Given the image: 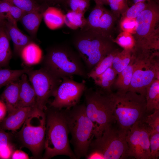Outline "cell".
<instances>
[{
	"instance_id": "obj_1",
	"label": "cell",
	"mask_w": 159,
	"mask_h": 159,
	"mask_svg": "<svg viewBox=\"0 0 159 159\" xmlns=\"http://www.w3.org/2000/svg\"><path fill=\"white\" fill-rule=\"evenodd\" d=\"M44 111L46 131L43 158L63 155L76 159L70 145L69 131L62 109L50 106Z\"/></svg>"
},
{
	"instance_id": "obj_2",
	"label": "cell",
	"mask_w": 159,
	"mask_h": 159,
	"mask_svg": "<svg viewBox=\"0 0 159 159\" xmlns=\"http://www.w3.org/2000/svg\"><path fill=\"white\" fill-rule=\"evenodd\" d=\"M42 61V67L59 78L74 75L88 78L87 72L78 53L67 45L49 48Z\"/></svg>"
},
{
	"instance_id": "obj_3",
	"label": "cell",
	"mask_w": 159,
	"mask_h": 159,
	"mask_svg": "<svg viewBox=\"0 0 159 159\" xmlns=\"http://www.w3.org/2000/svg\"><path fill=\"white\" fill-rule=\"evenodd\" d=\"M113 39L85 29H81L76 34L73 45L88 73L104 57L116 49Z\"/></svg>"
},
{
	"instance_id": "obj_4",
	"label": "cell",
	"mask_w": 159,
	"mask_h": 159,
	"mask_svg": "<svg viewBox=\"0 0 159 159\" xmlns=\"http://www.w3.org/2000/svg\"><path fill=\"white\" fill-rule=\"evenodd\" d=\"M62 110L71 136L69 142L73 146L76 159L85 157L95 137V130L92 122L86 114L85 103Z\"/></svg>"
},
{
	"instance_id": "obj_5",
	"label": "cell",
	"mask_w": 159,
	"mask_h": 159,
	"mask_svg": "<svg viewBox=\"0 0 159 159\" xmlns=\"http://www.w3.org/2000/svg\"><path fill=\"white\" fill-rule=\"evenodd\" d=\"M112 92L87 87L84 92L86 112L93 125L95 138L100 137L105 128L116 121Z\"/></svg>"
},
{
	"instance_id": "obj_6",
	"label": "cell",
	"mask_w": 159,
	"mask_h": 159,
	"mask_svg": "<svg viewBox=\"0 0 159 159\" xmlns=\"http://www.w3.org/2000/svg\"><path fill=\"white\" fill-rule=\"evenodd\" d=\"M114 115L119 127L127 131L135 123L143 120L146 113L145 96L130 91L112 93Z\"/></svg>"
},
{
	"instance_id": "obj_7",
	"label": "cell",
	"mask_w": 159,
	"mask_h": 159,
	"mask_svg": "<svg viewBox=\"0 0 159 159\" xmlns=\"http://www.w3.org/2000/svg\"><path fill=\"white\" fill-rule=\"evenodd\" d=\"M137 60L128 91L145 96L148 87L159 78V51L135 50L133 52Z\"/></svg>"
},
{
	"instance_id": "obj_8",
	"label": "cell",
	"mask_w": 159,
	"mask_h": 159,
	"mask_svg": "<svg viewBox=\"0 0 159 159\" xmlns=\"http://www.w3.org/2000/svg\"><path fill=\"white\" fill-rule=\"evenodd\" d=\"M136 32L133 35L135 47L142 49L159 50V6L149 0L145 9L136 19Z\"/></svg>"
},
{
	"instance_id": "obj_9",
	"label": "cell",
	"mask_w": 159,
	"mask_h": 159,
	"mask_svg": "<svg viewBox=\"0 0 159 159\" xmlns=\"http://www.w3.org/2000/svg\"><path fill=\"white\" fill-rule=\"evenodd\" d=\"M45 131V112L35 106L15 136L22 147L28 149L34 157L39 158L44 149Z\"/></svg>"
},
{
	"instance_id": "obj_10",
	"label": "cell",
	"mask_w": 159,
	"mask_h": 159,
	"mask_svg": "<svg viewBox=\"0 0 159 159\" xmlns=\"http://www.w3.org/2000/svg\"><path fill=\"white\" fill-rule=\"evenodd\" d=\"M127 132L119 127L113 128L111 125L105 129L100 137L92 140L88 151H96L104 159L125 158L128 148Z\"/></svg>"
},
{
	"instance_id": "obj_11",
	"label": "cell",
	"mask_w": 159,
	"mask_h": 159,
	"mask_svg": "<svg viewBox=\"0 0 159 159\" xmlns=\"http://www.w3.org/2000/svg\"><path fill=\"white\" fill-rule=\"evenodd\" d=\"M36 96V107L44 111L49 98L52 96L62 81L44 68L38 70L31 68L26 73Z\"/></svg>"
},
{
	"instance_id": "obj_12",
	"label": "cell",
	"mask_w": 159,
	"mask_h": 159,
	"mask_svg": "<svg viewBox=\"0 0 159 159\" xmlns=\"http://www.w3.org/2000/svg\"><path fill=\"white\" fill-rule=\"evenodd\" d=\"M151 130L143 119L134 124L127 131L126 140L128 148L126 157L150 159L149 138Z\"/></svg>"
},
{
	"instance_id": "obj_13",
	"label": "cell",
	"mask_w": 159,
	"mask_h": 159,
	"mask_svg": "<svg viewBox=\"0 0 159 159\" xmlns=\"http://www.w3.org/2000/svg\"><path fill=\"white\" fill-rule=\"evenodd\" d=\"M86 81L78 82L72 77H65L62 81L52 96L50 106L59 110L69 108L78 104L86 87Z\"/></svg>"
},
{
	"instance_id": "obj_14",
	"label": "cell",
	"mask_w": 159,
	"mask_h": 159,
	"mask_svg": "<svg viewBox=\"0 0 159 159\" xmlns=\"http://www.w3.org/2000/svg\"><path fill=\"white\" fill-rule=\"evenodd\" d=\"M5 15L6 21L4 26L10 40L12 42L14 53L16 56H19L22 49L29 44L34 42V39L20 31L17 26V22L10 14Z\"/></svg>"
},
{
	"instance_id": "obj_15",
	"label": "cell",
	"mask_w": 159,
	"mask_h": 159,
	"mask_svg": "<svg viewBox=\"0 0 159 159\" xmlns=\"http://www.w3.org/2000/svg\"><path fill=\"white\" fill-rule=\"evenodd\" d=\"M35 107H19L8 113L0 121V129L16 131L22 125Z\"/></svg>"
},
{
	"instance_id": "obj_16",
	"label": "cell",
	"mask_w": 159,
	"mask_h": 159,
	"mask_svg": "<svg viewBox=\"0 0 159 159\" xmlns=\"http://www.w3.org/2000/svg\"><path fill=\"white\" fill-rule=\"evenodd\" d=\"M28 80L27 75L26 73L23 74L20 77L18 107H34L36 106V93Z\"/></svg>"
},
{
	"instance_id": "obj_17",
	"label": "cell",
	"mask_w": 159,
	"mask_h": 159,
	"mask_svg": "<svg viewBox=\"0 0 159 159\" xmlns=\"http://www.w3.org/2000/svg\"><path fill=\"white\" fill-rule=\"evenodd\" d=\"M19 78L6 86L0 95V100L5 104L9 113L18 108L19 92Z\"/></svg>"
},
{
	"instance_id": "obj_18",
	"label": "cell",
	"mask_w": 159,
	"mask_h": 159,
	"mask_svg": "<svg viewBox=\"0 0 159 159\" xmlns=\"http://www.w3.org/2000/svg\"><path fill=\"white\" fill-rule=\"evenodd\" d=\"M45 10L26 13L19 20L30 37L34 40L36 39L37 33L43 18V13Z\"/></svg>"
},
{
	"instance_id": "obj_19",
	"label": "cell",
	"mask_w": 159,
	"mask_h": 159,
	"mask_svg": "<svg viewBox=\"0 0 159 159\" xmlns=\"http://www.w3.org/2000/svg\"><path fill=\"white\" fill-rule=\"evenodd\" d=\"M137 63L136 59L132 53L130 63L118 74V76L114 83L117 91L125 92L128 91Z\"/></svg>"
},
{
	"instance_id": "obj_20",
	"label": "cell",
	"mask_w": 159,
	"mask_h": 159,
	"mask_svg": "<svg viewBox=\"0 0 159 159\" xmlns=\"http://www.w3.org/2000/svg\"><path fill=\"white\" fill-rule=\"evenodd\" d=\"M42 51L34 42L25 46L21 50L19 56L27 66H30L39 63L42 60Z\"/></svg>"
},
{
	"instance_id": "obj_21",
	"label": "cell",
	"mask_w": 159,
	"mask_h": 159,
	"mask_svg": "<svg viewBox=\"0 0 159 159\" xmlns=\"http://www.w3.org/2000/svg\"><path fill=\"white\" fill-rule=\"evenodd\" d=\"M47 26L52 30L62 27L64 23V15L58 8L53 6H48L45 10L43 15Z\"/></svg>"
},
{
	"instance_id": "obj_22",
	"label": "cell",
	"mask_w": 159,
	"mask_h": 159,
	"mask_svg": "<svg viewBox=\"0 0 159 159\" xmlns=\"http://www.w3.org/2000/svg\"><path fill=\"white\" fill-rule=\"evenodd\" d=\"M4 25L0 27V68L7 67L12 56L10 40Z\"/></svg>"
},
{
	"instance_id": "obj_23",
	"label": "cell",
	"mask_w": 159,
	"mask_h": 159,
	"mask_svg": "<svg viewBox=\"0 0 159 159\" xmlns=\"http://www.w3.org/2000/svg\"><path fill=\"white\" fill-rule=\"evenodd\" d=\"M145 97L146 113L159 109V78L155 79L147 88Z\"/></svg>"
},
{
	"instance_id": "obj_24",
	"label": "cell",
	"mask_w": 159,
	"mask_h": 159,
	"mask_svg": "<svg viewBox=\"0 0 159 159\" xmlns=\"http://www.w3.org/2000/svg\"><path fill=\"white\" fill-rule=\"evenodd\" d=\"M117 75L112 66L93 80L95 84L100 89L106 92L111 93V87Z\"/></svg>"
},
{
	"instance_id": "obj_25",
	"label": "cell",
	"mask_w": 159,
	"mask_h": 159,
	"mask_svg": "<svg viewBox=\"0 0 159 159\" xmlns=\"http://www.w3.org/2000/svg\"><path fill=\"white\" fill-rule=\"evenodd\" d=\"M117 17L112 13L105 9L99 21L97 32L103 35L112 37V33Z\"/></svg>"
},
{
	"instance_id": "obj_26",
	"label": "cell",
	"mask_w": 159,
	"mask_h": 159,
	"mask_svg": "<svg viewBox=\"0 0 159 159\" xmlns=\"http://www.w3.org/2000/svg\"><path fill=\"white\" fill-rule=\"evenodd\" d=\"M119 51L118 49H116L104 57L88 73V78L94 80L111 67L114 57Z\"/></svg>"
},
{
	"instance_id": "obj_27",
	"label": "cell",
	"mask_w": 159,
	"mask_h": 159,
	"mask_svg": "<svg viewBox=\"0 0 159 159\" xmlns=\"http://www.w3.org/2000/svg\"><path fill=\"white\" fill-rule=\"evenodd\" d=\"M29 68L13 70L0 68V90L11 82L19 79L24 74H26L31 69Z\"/></svg>"
},
{
	"instance_id": "obj_28",
	"label": "cell",
	"mask_w": 159,
	"mask_h": 159,
	"mask_svg": "<svg viewBox=\"0 0 159 159\" xmlns=\"http://www.w3.org/2000/svg\"><path fill=\"white\" fill-rule=\"evenodd\" d=\"M133 50L123 49L119 51L114 57L112 67L117 75L130 63L132 56Z\"/></svg>"
},
{
	"instance_id": "obj_29",
	"label": "cell",
	"mask_w": 159,
	"mask_h": 159,
	"mask_svg": "<svg viewBox=\"0 0 159 159\" xmlns=\"http://www.w3.org/2000/svg\"><path fill=\"white\" fill-rule=\"evenodd\" d=\"M84 14L82 13L69 10L64 15V23L73 30L83 29L87 24V19Z\"/></svg>"
},
{
	"instance_id": "obj_30",
	"label": "cell",
	"mask_w": 159,
	"mask_h": 159,
	"mask_svg": "<svg viewBox=\"0 0 159 159\" xmlns=\"http://www.w3.org/2000/svg\"><path fill=\"white\" fill-rule=\"evenodd\" d=\"M105 9L103 5L96 4L86 19V26L83 29L97 31L100 19Z\"/></svg>"
},
{
	"instance_id": "obj_31",
	"label": "cell",
	"mask_w": 159,
	"mask_h": 159,
	"mask_svg": "<svg viewBox=\"0 0 159 159\" xmlns=\"http://www.w3.org/2000/svg\"><path fill=\"white\" fill-rule=\"evenodd\" d=\"M19 8L26 13L42 9L45 7L34 0H4Z\"/></svg>"
},
{
	"instance_id": "obj_32",
	"label": "cell",
	"mask_w": 159,
	"mask_h": 159,
	"mask_svg": "<svg viewBox=\"0 0 159 159\" xmlns=\"http://www.w3.org/2000/svg\"><path fill=\"white\" fill-rule=\"evenodd\" d=\"M26 13L19 8L4 0H0V14H10L17 22Z\"/></svg>"
},
{
	"instance_id": "obj_33",
	"label": "cell",
	"mask_w": 159,
	"mask_h": 159,
	"mask_svg": "<svg viewBox=\"0 0 159 159\" xmlns=\"http://www.w3.org/2000/svg\"><path fill=\"white\" fill-rule=\"evenodd\" d=\"M112 41L122 47L123 49L132 50L135 45V40L133 35L122 32H120Z\"/></svg>"
},
{
	"instance_id": "obj_34",
	"label": "cell",
	"mask_w": 159,
	"mask_h": 159,
	"mask_svg": "<svg viewBox=\"0 0 159 159\" xmlns=\"http://www.w3.org/2000/svg\"><path fill=\"white\" fill-rule=\"evenodd\" d=\"M112 13L118 18L129 8L128 0H108Z\"/></svg>"
},
{
	"instance_id": "obj_35",
	"label": "cell",
	"mask_w": 159,
	"mask_h": 159,
	"mask_svg": "<svg viewBox=\"0 0 159 159\" xmlns=\"http://www.w3.org/2000/svg\"><path fill=\"white\" fill-rule=\"evenodd\" d=\"M147 5L146 1L139 2L132 4L121 15V17L136 19L145 9Z\"/></svg>"
},
{
	"instance_id": "obj_36",
	"label": "cell",
	"mask_w": 159,
	"mask_h": 159,
	"mask_svg": "<svg viewBox=\"0 0 159 159\" xmlns=\"http://www.w3.org/2000/svg\"><path fill=\"white\" fill-rule=\"evenodd\" d=\"M149 142L151 159H158L159 156V132L151 131Z\"/></svg>"
},
{
	"instance_id": "obj_37",
	"label": "cell",
	"mask_w": 159,
	"mask_h": 159,
	"mask_svg": "<svg viewBox=\"0 0 159 159\" xmlns=\"http://www.w3.org/2000/svg\"><path fill=\"white\" fill-rule=\"evenodd\" d=\"M89 0H67L66 4L70 10L85 14L90 6Z\"/></svg>"
},
{
	"instance_id": "obj_38",
	"label": "cell",
	"mask_w": 159,
	"mask_h": 159,
	"mask_svg": "<svg viewBox=\"0 0 159 159\" xmlns=\"http://www.w3.org/2000/svg\"><path fill=\"white\" fill-rule=\"evenodd\" d=\"M120 26L122 32L133 35L136 32V19L121 17L120 22Z\"/></svg>"
},
{
	"instance_id": "obj_39",
	"label": "cell",
	"mask_w": 159,
	"mask_h": 159,
	"mask_svg": "<svg viewBox=\"0 0 159 159\" xmlns=\"http://www.w3.org/2000/svg\"><path fill=\"white\" fill-rule=\"evenodd\" d=\"M143 120L151 128V131L159 132V109L145 117Z\"/></svg>"
},
{
	"instance_id": "obj_40",
	"label": "cell",
	"mask_w": 159,
	"mask_h": 159,
	"mask_svg": "<svg viewBox=\"0 0 159 159\" xmlns=\"http://www.w3.org/2000/svg\"><path fill=\"white\" fill-rule=\"evenodd\" d=\"M13 134L0 129V153L9 145L12 144Z\"/></svg>"
},
{
	"instance_id": "obj_41",
	"label": "cell",
	"mask_w": 159,
	"mask_h": 159,
	"mask_svg": "<svg viewBox=\"0 0 159 159\" xmlns=\"http://www.w3.org/2000/svg\"><path fill=\"white\" fill-rule=\"evenodd\" d=\"M39 4L45 7L57 4H66L67 0H34Z\"/></svg>"
},
{
	"instance_id": "obj_42",
	"label": "cell",
	"mask_w": 159,
	"mask_h": 159,
	"mask_svg": "<svg viewBox=\"0 0 159 159\" xmlns=\"http://www.w3.org/2000/svg\"><path fill=\"white\" fill-rule=\"evenodd\" d=\"M28 155L24 151L19 150H15L12 153L11 159H29Z\"/></svg>"
},
{
	"instance_id": "obj_43",
	"label": "cell",
	"mask_w": 159,
	"mask_h": 159,
	"mask_svg": "<svg viewBox=\"0 0 159 159\" xmlns=\"http://www.w3.org/2000/svg\"><path fill=\"white\" fill-rule=\"evenodd\" d=\"M7 112V108L5 104L0 100V121L5 117Z\"/></svg>"
},
{
	"instance_id": "obj_44",
	"label": "cell",
	"mask_w": 159,
	"mask_h": 159,
	"mask_svg": "<svg viewBox=\"0 0 159 159\" xmlns=\"http://www.w3.org/2000/svg\"><path fill=\"white\" fill-rule=\"evenodd\" d=\"M6 21V16L0 14V27L4 26Z\"/></svg>"
},
{
	"instance_id": "obj_45",
	"label": "cell",
	"mask_w": 159,
	"mask_h": 159,
	"mask_svg": "<svg viewBox=\"0 0 159 159\" xmlns=\"http://www.w3.org/2000/svg\"><path fill=\"white\" fill-rule=\"evenodd\" d=\"M90 1L91 0H89ZM95 2L96 4H98L104 5H107L108 0H92Z\"/></svg>"
},
{
	"instance_id": "obj_46",
	"label": "cell",
	"mask_w": 159,
	"mask_h": 159,
	"mask_svg": "<svg viewBox=\"0 0 159 159\" xmlns=\"http://www.w3.org/2000/svg\"><path fill=\"white\" fill-rule=\"evenodd\" d=\"M148 0H132V4H135L137 3H138L139 2L146 1H148Z\"/></svg>"
}]
</instances>
